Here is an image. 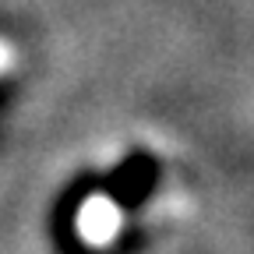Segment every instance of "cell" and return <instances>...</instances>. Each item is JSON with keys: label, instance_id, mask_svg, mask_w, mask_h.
Masks as SVG:
<instances>
[{"label": "cell", "instance_id": "obj_1", "mask_svg": "<svg viewBox=\"0 0 254 254\" xmlns=\"http://www.w3.org/2000/svg\"><path fill=\"white\" fill-rule=\"evenodd\" d=\"M11 64H14V50H11V43H7V39H0V74H4Z\"/></svg>", "mask_w": 254, "mask_h": 254}]
</instances>
